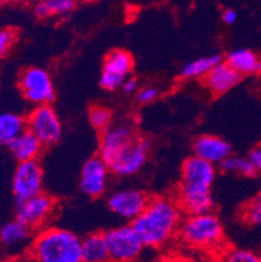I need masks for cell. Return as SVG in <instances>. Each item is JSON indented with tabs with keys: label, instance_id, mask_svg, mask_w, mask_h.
<instances>
[{
	"label": "cell",
	"instance_id": "6da1fadb",
	"mask_svg": "<svg viewBox=\"0 0 261 262\" xmlns=\"http://www.w3.org/2000/svg\"><path fill=\"white\" fill-rule=\"evenodd\" d=\"M183 211L175 199L159 196L150 199L145 210L131 223L144 247L162 248L178 236Z\"/></svg>",
	"mask_w": 261,
	"mask_h": 262
},
{
	"label": "cell",
	"instance_id": "7a4b0ae2",
	"mask_svg": "<svg viewBox=\"0 0 261 262\" xmlns=\"http://www.w3.org/2000/svg\"><path fill=\"white\" fill-rule=\"evenodd\" d=\"M83 239L69 230L43 228L29 247L30 262H83Z\"/></svg>",
	"mask_w": 261,
	"mask_h": 262
},
{
	"label": "cell",
	"instance_id": "3957f363",
	"mask_svg": "<svg viewBox=\"0 0 261 262\" xmlns=\"http://www.w3.org/2000/svg\"><path fill=\"white\" fill-rule=\"evenodd\" d=\"M178 236L186 247L203 253L224 256L226 252L224 226L212 211L183 219Z\"/></svg>",
	"mask_w": 261,
	"mask_h": 262
},
{
	"label": "cell",
	"instance_id": "277c9868",
	"mask_svg": "<svg viewBox=\"0 0 261 262\" xmlns=\"http://www.w3.org/2000/svg\"><path fill=\"white\" fill-rule=\"evenodd\" d=\"M104 235L110 262H136L145 248L131 225L114 227Z\"/></svg>",
	"mask_w": 261,
	"mask_h": 262
},
{
	"label": "cell",
	"instance_id": "5b68a950",
	"mask_svg": "<svg viewBox=\"0 0 261 262\" xmlns=\"http://www.w3.org/2000/svg\"><path fill=\"white\" fill-rule=\"evenodd\" d=\"M18 88L24 98L35 107L50 104L55 98L51 76L39 67H32L23 71L18 77Z\"/></svg>",
	"mask_w": 261,
	"mask_h": 262
},
{
	"label": "cell",
	"instance_id": "8992f818",
	"mask_svg": "<svg viewBox=\"0 0 261 262\" xmlns=\"http://www.w3.org/2000/svg\"><path fill=\"white\" fill-rule=\"evenodd\" d=\"M26 129L42 145H54L62 136V121L50 104L38 106L26 118Z\"/></svg>",
	"mask_w": 261,
	"mask_h": 262
},
{
	"label": "cell",
	"instance_id": "52a82bcc",
	"mask_svg": "<svg viewBox=\"0 0 261 262\" xmlns=\"http://www.w3.org/2000/svg\"><path fill=\"white\" fill-rule=\"evenodd\" d=\"M43 171L38 161L18 163L12 179V192L17 205L42 193Z\"/></svg>",
	"mask_w": 261,
	"mask_h": 262
},
{
	"label": "cell",
	"instance_id": "ba28073f",
	"mask_svg": "<svg viewBox=\"0 0 261 262\" xmlns=\"http://www.w3.org/2000/svg\"><path fill=\"white\" fill-rule=\"evenodd\" d=\"M133 70V58L126 50H112L105 59L99 84L105 90L114 92L122 88L124 81L131 77Z\"/></svg>",
	"mask_w": 261,
	"mask_h": 262
},
{
	"label": "cell",
	"instance_id": "9c48e42d",
	"mask_svg": "<svg viewBox=\"0 0 261 262\" xmlns=\"http://www.w3.org/2000/svg\"><path fill=\"white\" fill-rule=\"evenodd\" d=\"M149 149V141L137 137L107 164L110 172L118 176L135 175L144 167L148 159Z\"/></svg>",
	"mask_w": 261,
	"mask_h": 262
},
{
	"label": "cell",
	"instance_id": "30bf717a",
	"mask_svg": "<svg viewBox=\"0 0 261 262\" xmlns=\"http://www.w3.org/2000/svg\"><path fill=\"white\" fill-rule=\"evenodd\" d=\"M55 205V200L51 196L46 193H39L38 196L18 204L16 219L32 231L42 228L54 214L56 208Z\"/></svg>",
	"mask_w": 261,
	"mask_h": 262
},
{
	"label": "cell",
	"instance_id": "8fae6325",
	"mask_svg": "<svg viewBox=\"0 0 261 262\" xmlns=\"http://www.w3.org/2000/svg\"><path fill=\"white\" fill-rule=\"evenodd\" d=\"M150 199L143 190L138 189H119L109 197L110 210L122 219L133 222L149 204Z\"/></svg>",
	"mask_w": 261,
	"mask_h": 262
},
{
	"label": "cell",
	"instance_id": "7c38bea8",
	"mask_svg": "<svg viewBox=\"0 0 261 262\" xmlns=\"http://www.w3.org/2000/svg\"><path fill=\"white\" fill-rule=\"evenodd\" d=\"M138 136L131 124L122 123L111 125L106 132L101 133L99 158L109 164L124 147L135 141Z\"/></svg>",
	"mask_w": 261,
	"mask_h": 262
},
{
	"label": "cell",
	"instance_id": "4fadbf2b",
	"mask_svg": "<svg viewBox=\"0 0 261 262\" xmlns=\"http://www.w3.org/2000/svg\"><path fill=\"white\" fill-rule=\"evenodd\" d=\"M109 166L99 157H93L83 166L80 188L86 196L99 197L105 193L109 183Z\"/></svg>",
	"mask_w": 261,
	"mask_h": 262
},
{
	"label": "cell",
	"instance_id": "5bb4252c",
	"mask_svg": "<svg viewBox=\"0 0 261 262\" xmlns=\"http://www.w3.org/2000/svg\"><path fill=\"white\" fill-rule=\"evenodd\" d=\"M215 166L192 156L187 158L182 167V185L210 189L215 180Z\"/></svg>",
	"mask_w": 261,
	"mask_h": 262
},
{
	"label": "cell",
	"instance_id": "9a60e30c",
	"mask_svg": "<svg viewBox=\"0 0 261 262\" xmlns=\"http://www.w3.org/2000/svg\"><path fill=\"white\" fill-rule=\"evenodd\" d=\"M193 156L215 166L222 164L231 156V146L218 136L203 135L198 136L193 142Z\"/></svg>",
	"mask_w": 261,
	"mask_h": 262
},
{
	"label": "cell",
	"instance_id": "2e32d148",
	"mask_svg": "<svg viewBox=\"0 0 261 262\" xmlns=\"http://www.w3.org/2000/svg\"><path fill=\"white\" fill-rule=\"evenodd\" d=\"M175 200L180 210L187 214V216L200 215L212 211L213 200L210 196V189L180 185L178 199Z\"/></svg>",
	"mask_w": 261,
	"mask_h": 262
},
{
	"label": "cell",
	"instance_id": "e0dca14e",
	"mask_svg": "<svg viewBox=\"0 0 261 262\" xmlns=\"http://www.w3.org/2000/svg\"><path fill=\"white\" fill-rule=\"evenodd\" d=\"M203 81L212 94L222 95L238 84L240 75H238L226 61H221L203 78Z\"/></svg>",
	"mask_w": 261,
	"mask_h": 262
},
{
	"label": "cell",
	"instance_id": "ac0fdd59",
	"mask_svg": "<svg viewBox=\"0 0 261 262\" xmlns=\"http://www.w3.org/2000/svg\"><path fill=\"white\" fill-rule=\"evenodd\" d=\"M32 233L33 231L30 228L14 219L0 227V244L7 249H17L25 244H29L30 247L33 242Z\"/></svg>",
	"mask_w": 261,
	"mask_h": 262
},
{
	"label": "cell",
	"instance_id": "d6986e66",
	"mask_svg": "<svg viewBox=\"0 0 261 262\" xmlns=\"http://www.w3.org/2000/svg\"><path fill=\"white\" fill-rule=\"evenodd\" d=\"M226 61L240 77L243 75L250 76L261 73V58L256 52L248 49H236L230 51Z\"/></svg>",
	"mask_w": 261,
	"mask_h": 262
},
{
	"label": "cell",
	"instance_id": "ffe728a7",
	"mask_svg": "<svg viewBox=\"0 0 261 262\" xmlns=\"http://www.w3.org/2000/svg\"><path fill=\"white\" fill-rule=\"evenodd\" d=\"M8 147L14 159H17L18 163H23V162L37 161L43 145L33 133L26 129Z\"/></svg>",
	"mask_w": 261,
	"mask_h": 262
},
{
	"label": "cell",
	"instance_id": "44dd1931",
	"mask_svg": "<svg viewBox=\"0 0 261 262\" xmlns=\"http://www.w3.org/2000/svg\"><path fill=\"white\" fill-rule=\"evenodd\" d=\"M83 262H110L105 235L101 232L90 233L81 243Z\"/></svg>",
	"mask_w": 261,
	"mask_h": 262
},
{
	"label": "cell",
	"instance_id": "7402d4cb",
	"mask_svg": "<svg viewBox=\"0 0 261 262\" xmlns=\"http://www.w3.org/2000/svg\"><path fill=\"white\" fill-rule=\"evenodd\" d=\"M26 130V119L16 113L0 114V145H9Z\"/></svg>",
	"mask_w": 261,
	"mask_h": 262
},
{
	"label": "cell",
	"instance_id": "603a6c76",
	"mask_svg": "<svg viewBox=\"0 0 261 262\" xmlns=\"http://www.w3.org/2000/svg\"><path fill=\"white\" fill-rule=\"evenodd\" d=\"M76 3L73 0H42L34 6V13L39 18L49 17H64L68 16Z\"/></svg>",
	"mask_w": 261,
	"mask_h": 262
},
{
	"label": "cell",
	"instance_id": "cb8c5ba5",
	"mask_svg": "<svg viewBox=\"0 0 261 262\" xmlns=\"http://www.w3.org/2000/svg\"><path fill=\"white\" fill-rule=\"evenodd\" d=\"M221 61L222 59L219 55L201 56V58L195 59V60L186 64L182 70V76L184 78H204Z\"/></svg>",
	"mask_w": 261,
	"mask_h": 262
},
{
	"label": "cell",
	"instance_id": "d4e9b609",
	"mask_svg": "<svg viewBox=\"0 0 261 262\" xmlns=\"http://www.w3.org/2000/svg\"><path fill=\"white\" fill-rule=\"evenodd\" d=\"M221 168L230 173H239L242 176H255L256 171L251 161L247 158L238 156H231L221 164Z\"/></svg>",
	"mask_w": 261,
	"mask_h": 262
},
{
	"label": "cell",
	"instance_id": "484cf974",
	"mask_svg": "<svg viewBox=\"0 0 261 262\" xmlns=\"http://www.w3.org/2000/svg\"><path fill=\"white\" fill-rule=\"evenodd\" d=\"M89 120L95 130L104 133L112 125V113L104 106H93L89 110Z\"/></svg>",
	"mask_w": 261,
	"mask_h": 262
},
{
	"label": "cell",
	"instance_id": "4316f807",
	"mask_svg": "<svg viewBox=\"0 0 261 262\" xmlns=\"http://www.w3.org/2000/svg\"><path fill=\"white\" fill-rule=\"evenodd\" d=\"M224 262H261V254L250 249L234 248L225 252Z\"/></svg>",
	"mask_w": 261,
	"mask_h": 262
},
{
	"label": "cell",
	"instance_id": "83f0119b",
	"mask_svg": "<svg viewBox=\"0 0 261 262\" xmlns=\"http://www.w3.org/2000/svg\"><path fill=\"white\" fill-rule=\"evenodd\" d=\"M242 219L250 226L261 225V205L256 200L248 202L240 214Z\"/></svg>",
	"mask_w": 261,
	"mask_h": 262
},
{
	"label": "cell",
	"instance_id": "f1b7e54d",
	"mask_svg": "<svg viewBox=\"0 0 261 262\" xmlns=\"http://www.w3.org/2000/svg\"><path fill=\"white\" fill-rule=\"evenodd\" d=\"M17 34L12 28L0 29V60L6 56L16 42Z\"/></svg>",
	"mask_w": 261,
	"mask_h": 262
},
{
	"label": "cell",
	"instance_id": "f546056e",
	"mask_svg": "<svg viewBox=\"0 0 261 262\" xmlns=\"http://www.w3.org/2000/svg\"><path fill=\"white\" fill-rule=\"evenodd\" d=\"M159 94L155 88L148 86V88H143L141 90L137 92V99L141 102V103H150V102L155 101Z\"/></svg>",
	"mask_w": 261,
	"mask_h": 262
},
{
	"label": "cell",
	"instance_id": "4dcf8cb0",
	"mask_svg": "<svg viewBox=\"0 0 261 262\" xmlns=\"http://www.w3.org/2000/svg\"><path fill=\"white\" fill-rule=\"evenodd\" d=\"M155 262H195L191 257L180 253V252H169L157 259Z\"/></svg>",
	"mask_w": 261,
	"mask_h": 262
},
{
	"label": "cell",
	"instance_id": "1f68e13d",
	"mask_svg": "<svg viewBox=\"0 0 261 262\" xmlns=\"http://www.w3.org/2000/svg\"><path fill=\"white\" fill-rule=\"evenodd\" d=\"M248 159H250L251 163H252L256 172L261 173V146H256L255 149L251 150Z\"/></svg>",
	"mask_w": 261,
	"mask_h": 262
},
{
	"label": "cell",
	"instance_id": "d6a6232c",
	"mask_svg": "<svg viewBox=\"0 0 261 262\" xmlns=\"http://www.w3.org/2000/svg\"><path fill=\"white\" fill-rule=\"evenodd\" d=\"M122 89H123L124 93H127V94H132V93L137 92L138 89L137 80L133 77H128L126 81H124L123 85H122Z\"/></svg>",
	"mask_w": 261,
	"mask_h": 262
},
{
	"label": "cell",
	"instance_id": "836d02e7",
	"mask_svg": "<svg viewBox=\"0 0 261 262\" xmlns=\"http://www.w3.org/2000/svg\"><path fill=\"white\" fill-rule=\"evenodd\" d=\"M222 20H224V23L227 24V25H233V24H235V21L238 20V13H236L235 9H226V11H224V13H222Z\"/></svg>",
	"mask_w": 261,
	"mask_h": 262
},
{
	"label": "cell",
	"instance_id": "e575fe53",
	"mask_svg": "<svg viewBox=\"0 0 261 262\" xmlns=\"http://www.w3.org/2000/svg\"><path fill=\"white\" fill-rule=\"evenodd\" d=\"M2 262H28L23 258H18V257H13V258H8L6 261H2Z\"/></svg>",
	"mask_w": 261,
	"mask_h": 262
},
{
	"label": "cell",
	"instance_id": "d590c367",
	"mask_svg": "<svg viewBox=\"0 0 261 262\" xmlns=\"http://www.w3.org/2000/svg\"><path fill=\"white\" fill-rule=\"evenodd\" d=\"M256 201H257L258 202V204H260L261 205V192L260 193H258V194H257V197H256Z\"/></svg>",
	"mask_w": 261,
	"mask_h": 262
},
{
	"label": "cell",
	"instance_id": "8d00e7d4",
	"mask_svg": "<svg viewBox=\"0 0 261 262\" xmlns=\"http://www.w3.org/2000/svg\"><path fill=\"white\" fill-rule=\"evenodd\" d=\"M4 4V2H0V6H3Z\"/></svg>",
	"mask_w": 261,
	"mask_h": 262
},
{
	"label": "cell",
	"instance_id": "74e56055",
	"mask_svg": "<svg viewBox=\"0 0 261 262\" xmlns=\"http://www.w3.org/2000/svg\"><path fill=\"white\" fill-rule=\"evenodd\" d=\"M0 262H2V261H0Z\"/></svg>",
	"mask_w": 261,
	"mask_h": 262
}]
</instances>
